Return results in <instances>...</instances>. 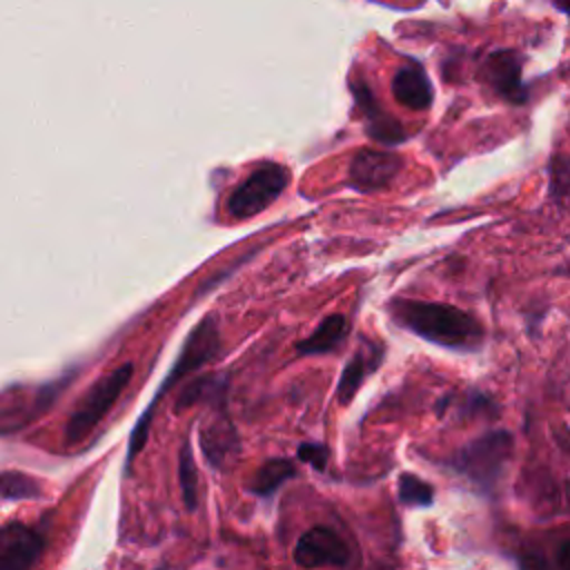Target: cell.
Wrapping results in <instances>:
<instances>
[{"instance_id": "obj_1", "label": "cell", "mask_w": 570, "mask_h": 570, "mask_svg": "<svg viewBox=\"0 0 570 570\" xmlns=\"http://www.w3.org/2000/svg\"><path fill=\"white\" fill-rule=\"evenodd\" d=\"M390 314L396 325L441 347L474 350L483 341L481 323L448 303L394 298L390 301Z\"/></svg>"}, {"instance_id": "obj_2", "label": "cell", "mask_w": 570, "mask_h": 570, "mask_svg": "<svg viewBox=\"0 0 570 570\" xmlns=\"http://www.w3.org/2000/svg\"><path fill=\"white\" fill-rule=\"evenodd\" d=\"M220 352V332H218V321L216 316L207 314L185 338L180 352H178V361L174 363V367L167 372L163 385L158 387L156 392V399L147 405L145 414L136 421L134 425V432L129 436V450H127V468L131 465L134 456L142 450L145 441H147V432H149V421H151V414H154V405L160 396L167 394V390L185 374L198 370L200 365H205L207 361H212L216 354Z\"/></svg>"}, {"instance_id": "obj_3", "label": "cell", "mask_w": 570, "mask_h": 570, "mask_svg": "<svg viewBox=\"0 0 570 570\" xmlns=\"http://www.w3.org/2000/svg\"><path fill=\"white\" fill-rule=\"evenodd\" d=\"M131 374H134V365L122 363L105 372L102 376H98L87 387V392L78 399V403L73 405V412L65 423V443L71 445L82 441L100 423V419L114 407V403L127 387Z\"/></svg>"}, {"instance_id": "obj_4", "label": "cell", "mask_w": 570, "mask_h": 570, "mask_svg": "<svg viewBox=\"0 0 570 570\" xmlns=\"http://www.w3.org/2000/svg\"><path fill=\"white\" fill-rule=\"evenodd\" d=\"M512 454V434L505 430H492L468 445H463L452 465L483 490H492Z\"/></svg>"}, {"instance_id": "obj_5", "label": "cell", "mask_w": 570, "mask_h": 570, "mask_svg": "<svg viewBox=\"0 0 570 570\" xmlns=\"http://www.w3.org/2000/svg\"><path fill=\"white\" fill-rule=\"evenodd\" d=\"M285 187L287 169L278 163H263L229 194L227 212L236 220L254 218L265 207H269Z\"/></svg>"}, {"instance_id": "obj_6", "label": "cell", "mask_w": 570, "mask_h": 570, "mask_svg": "<svg viewBox=\"0 0 570 570\" xmlns=\"http://www.w3.org/2000/svg\"><path fill=\"white\" fill-rule=\"evenodd\" d=\"M294 561L303 568H325V566H347L352 561V550L345 539L325 525H314L301 534L294 546Z\"/></svg>"}, {"instance_id": "obj_7", "label": "cell", "mask_w": 570, "mask_h": 570, "mask_svg": "<svg viewBox=\"0 0 570 570\" xmlns=\"http://www.w3.org/2000/svg\"><path fill=\"white\" fill-rule=\"evenodd\" d=\"M403 158L394 151L358 149L350 163L347 180L358 191H376L387 187L401 171Z\"/></svg>"}, {"instance_id": "obj_8", "label": "cell", "mask_w": 570, "mask_h": 570, "mask_svg": "<svg viewBox=\"0 0 570 570\" xmlns=\"http://www.w3.org/2000/svg\"><path fill=\"white\" fill-rule=\"evenodd\" d=\"M42 537L18 521L7 523L0 530V570H27L42 554Z\"/></svg>"}, {"instance_id": "obj_9", "label": "cell", "mask_w": 570, "mask_h": 570, "mask_svg": "<svg viewBox=\"0 0 570 570\" xmlns=\"http://www.w3.org/2000/svg\"><path fill=\"white\" fill-rule=\"evenodd\" d=\"M238 434L234 423L227 419L225 410L209 416L200 428V450L209 465L225 468L238 454Z\"/></svg>"}, {"instance_id": "obj_10", "label": "cell", "mask_w": 570, "mask_h": 570, "mask_svg": "<svg viewBox=\"0 0 570 570\" xmlns=\"http://www.w3.org/2000/svg\"><path fill=\"white\" fill-rule=\"evenodd\" d=\"M392 94L399 105L414 109V111L428 109L434 98L430 78L423 71V67L416 62H405L403 67L396 69V73L392 78Z\"/></svg>"}, {"instance_id": "obj_11", "label": "cell", "mask_w": 570, "mask_h": 570, "mask_svg": "<svg viewBox=\"0 0 570 570\" xmlns=\"http://www.w3.org/2000/svg\"><path fill=\"white\" fill-rule=\"evenodd\" d=\"M490 85L510 102H525V87L521 82V62L512 51H497L485 65Z\"/></svg>"}, {"instance_id": "obj_12", "label": "cell", "mask_w": 570, "mask_h": 570, "mask_svg": "<svg viewBox=\"0 0 570 570\" xmlns=\"http://www.w3.org/2000/svg\"><path fill=\"white\" fill-rule=\"evenodd\" d=\"M383 356V347L376 343H363V347H358L352 358L345 363L343 374L338 379L336 385V399L345 405L354 399L356 390L363 385V381L367 379V374L372 370H376V365L381 363Z\"/></svg>"}, {"instance_id": "obj_13", "label": "cell", "mask_w": 570, "mask_h": 570, "mask_svg": "<svg viewBox=\"0 0 570 570\" xmlns=\"http://www.w3.org/2000/svg\"><path fill=\"white\" fill-rule=\"evenodd\" d=\"M354 96H356V102H358V107H361V111H363V116H365L367 134H370L374 140H379V142H383V145H396V142L405 140L407 134L403 131V127L399 125V120L392 118V116H387V114L381 109V105L374 102V98L370 96L367 87H363V85L354 87Z\"/></svg>"}, {"instance_id": "obj_14", "label": "cell", "mask_w": 570, "mask_h": 570, "mask_svg": "<svg viewBox=\"0 0 570 570\" xmlns=\"http://www.w3.org/2000/svg\"><path fill=\"white\" fill-rule=\"evenodd\" d=\"M350 325L343 314H330L321 321V325L296 345L298 354L314 356V354H327L334 352L347 336Z\"/></svg>"}, {"instance_id": "obj_15", "label": "cell", "mask_w": 570, "mask_h": 570, "mask_svg": "<svg viewBox=\"0 0 570 570\" xmlns=\"http://www.w3.org/2000/svg\"><path fill=\"white\" fill-rule=\"evenodd\" d=\"M294 474H296V468L289 459H269L249 479V490L258 497H269Z\"/></svg>"}, {"instance_id": "obj_16", "label": "cell", "mask_w": 570, "mask_h": 570, "mask_svg": "<svg viewBox=\"0 0 570 570\" xmlns=\"http://www.w3.org/2000/svg\"><path fill=\"white\" fill-rule=\"evenodd\" d=\"M225 392H227V376H200L183 387V392L176 401V410L183 412L185 407H189L198 401L225 399Z\"/></svg>"}, {"instance_id": "obj_17", "label": "cell", "mask_w": 570, "mask_h": 570, "mask_svg": "<svg viewBox=\"0 0 570 570\" xmlns=\"http://www.w3.org/2000/svg\"><path fill=\"white\" fill-rule=\"evenodd\" d=\"M178 481H180V492L187 510H196L198 503V472L191 454L189 441L183 443L180 456H178Z\"/></svg>"}, {"instance_id": "obj_18", "label": "cell", "mask_w": 570, "mask_h": 570, "mask_svg": "<svg viewBox=\"0 0 570 570\" xmlns=\"http://www.w3.org/2000/svg\"><path fill=\"white\" fill-rule=\"evenodd\" d=\"M0 488H2V499L13 501V499H36L42 494V488L36 479L22 474V472H2L0 476Z\"/></svg>"}, {"instance_id": "obj_19", "label": "cell", "mask_w": 570, "mask_h": 570, "mask_svg": "<svg viewBox=\"0 0 570 570\" xmlns=\"http://www.w3.org/2000/svg\"><path fill=\"white\" fill-rule=\"evenodd\" d=\"M399 499L405 505H430L434 499V488L430 483H425L423 479H419L416 474H401L399 476Z\"/></svg>"}, {"instance_id": "obj_20", "label": "cell", "mask_w": 570, "mask_h": 570, "mask_svg": "<svg viewBox=\"0 0 570 570\" xmlns=\"http://www.w3.org/2000/svg\"><path fill=\"white\" fill-rule=\"evenodd\" d=\"M327 456H330V450L323 443H303L298 448V459L309 463L314 470H325Z\"/></svg>"}, {"instance_id": "obj_21", "label": "cell", "mask_w": 570, "mask_h": 570, "mask_svg": "<svg viewBox=\"0 0 570 570\" xmlns=\"http://www.w3.org/2000/svg\"><path fill=\"white\" fill-rule=\"evenodd\" d=\"M557 563H559L561 568H570V539L559 546V550H557Z\"/></svg>"}, {"instance_id": "obj_22", "label": "cell", "mask_w": 570, "mask_h": 570, "mask_svg": "<svg viewBox=\"0 0 570 570\" xmlns=\"http://www.w3.org/2000/svg\"><path fill=\"white\" fill-rule=\"evenodd\" d=\"M561 7H566V11H570V0H557Z\"/></svg>"}]
</instances>
